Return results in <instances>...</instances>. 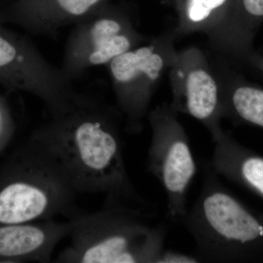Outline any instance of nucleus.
<instances>
[{
    "mask_svg": "<svg viewBox=\"0 0 263 263\" xmlns=\"http://www.w3.org/2000/svg\"><path fill=\"white\" fill-rule=\"evenodd\" d=\"M219 105L218 89L214 79L206 71L196 70L189 74L186 85L184 108L188 114L203 122H212Z\"/></svg>",
    "mask_w": 263,
    "mask_h": 263,
    "instance_id": "f8f14e48",
    "label": "nucleus"
},
{
    "mask_svg": "<svg viewBox=\"0 0 263 263\" xmlns=\"http://www.w3.org/2000/svg\"><path fill=\"white\" fill-rule=\"evenodd\" d=\"M15 127L9 103L4 96L0 95V155L11 141Z\"/></svg>",
    "mask_w": 263,
    "mask_h": 263,
    "instance_id": "4468645a",
    "label": "nucleus"
},
{
    "mask_svg": "<svg viewBox=\"0 0 263 263\" xmlns=\"http://www.w3.org/2000/svg\"><path fill=\"white\" fill-rule=\"evenodd\" d=\"M77 195L60 162L29 136L0 167V224L70 215Z\"/></svg>",
    "mask_w": 263,
    "mask_h": 263,
    "instance_id": "20e7f679",
    "label": "nucleus"
},
{
    "mask_svg": "<svg viewBox=\"0 0 263 263\" xmlns=\"http://www.w3.org/2000/svg\"><path fill=\"white\" fill-rule=\"evenodd\" d=\"M230 108L237 119L263 128V89L251 85L237 86L230 96Z\"/></svg>",
    "mask_w": 263,
    "mask_h": 263,
    "instance_id": "ddd939ff",
    "label": "nucleus"
},
{
    "mask_svg": "<svg viewBox=\"0 0 263 263\" xmlns=\"http://www.w3.org/2000/svg\"><path fill=\"white\" fill-rule=\"evenodd\" d=\"M201 191L182 222L200 262H263V214L222 184L210 162H203Z\"/></svg>",
    "mask_w": 263,
    "mask_h": 263,
    "instance_id": "f03ea898",
    "label": "nucleus"
},
{
    "mask_svg": "<svg viewBox=\"0 0 263 263\" xmlns=\"http://www.w3.org/2000/svg\"><path fill=\"white\" fill-rule=\"evenodd\" d=\"M210 164L220 177L263 199L262 156L223 134L215 142Z\"/></svg>",
    "mask_w": 263,
    "mask_h": 263,
    "instance_id": "9d476101",
    "label": "nucleus"
},
{
    "mask_svg": "<svg viewBox=\"0 0 263 263\" xmlns=\"http://www.w3.org/2000/svg\"><path fill=\"white\" fill-rule=\"evenodd\" d=\"M238 10L249 28L263 19V0H238Z\"/></svg>",
    "mask_w": 263,
    "mask_h": 263,
    "instance_id": "2eb2a0df",
    "label": "nucleus"
},
{
    "mask_svg": "<svg viewBox=\"0 0 263 263\" xmlns=\"http://www.w3.org/2000/svg\"><path fill=\"white\" fill-rule=\"evenodd\" d=\"M71 219L70 243L57 262L157 263L165 249L167 224L145 208L109 204Z\"/></svg>",
    "mask_w": 263,
    "mask_h": 263,
    "instance_id": "7ed1b4c3",
    "label": "nucleus"
},
{
    "mask_svg": "<svg viewBox=\"0 0 263 263\" xmlns=\"http://www.w3.org/2000/svg\"><path fill=\"white\" fill-rule=\"evenodd\" d=\"M106 0H16L0 10V23H10L33 34H52L76 24Z\"/></svg>",
    "mask_w": 263,
    "mask_h": 263,
    "instance_id": "1a4fd4ad",
    "label": "nucleus"
},
{
    "mask_svg": "<svg viewBox=\"0 0 263 263\" xmlns=\"http://www.w3.org/2000/svg\"><path fill=\"white\" fill-rule=\"evenodd\" d=\"M148 150L147 169L167 196V220L179 222L187 212V194L197 165L190 143L171 117L156 114Z\"/></svg>",
    "mask_w": 263,
    "mask_h": 263,
    "instance_id": "423d86ee",
    "label": "nucleus"
},
{
    "mask_svg": "<svg viewBox=\"0 0 263 263\" xmlns=\"http://www.w3.org/2000/svg\"><path fill=\"white\" fill-rule=\"evenodd\" d=\"M198 259L194 254H186L176 251L164 249L157 263H197Z\"/></svg>",
    "mask_w": 263,
    "mask_h": 263,
    "instance_id": "dca6fc26",
    "label": "nucleus"
},
{
    "mask_svg": "<svg viewBox=\"0 0 263 263\" xmlns=\"http://www.w3.org/2000/svg\"><path fill=\"white\" fill-rule=\"evenodd\" d=\"M72 227V219L0 224V263L49 262Z\"/></svg>",
    "mask_w": 263,
    "mask_h": 263,
    "instance_id": "6e6552de",
    "label": "nucleus"
},
{
    "mask_svg": "<svg viewBox=\"0 0 263 263\" xmlns=\"http://www.w3.org/2000/svg\"><path fill=\"white\" fill-rule=\"evenodd\" d=\"M61 164L78 194H102L105 205L147 202L132 181L120 137L107 109L88 99L31 133Z\"/></svg>",
    "mask_w": 263,
    "mask_h": 263,
    "instance_id": "f257e3e1",
    "label": "nucleus"
},
{
    "mask_svg": "<svg viewBox=\"0 0 263 263\" xmlns=\"http://www.w3.org/2000/svg\"><path fill=\"white\" fill-rule=\"evenodd\" d=\"M64 54L61 70L72 81L88 68L110 63L132 47L130 39L106 3L76 23Z\"/></svg>",
    "mask_w": 263,
    "mask_h": 263,
    "instance_id": "0eeeda50",
    "label": "nucleus"
},
{
    "mask_svg": "<svg viewBox=\"0 0 263 263\" xmlns=\"http://www.w3.org/2000/svg\"><path fill=\"white\" fill-rule=\"evenodd\" d=\"M0 23V86L39 99L51 117L79 106L86 97L79 94L61 69L41 54L28 38Z\"/></svg>",
    "mask_w": 263,
    "mask_h": 263,
    "instance_id": "39448f33",
    "label": "nucleus"
},
{
    "mask_svg": "<svg viewBox=\"0 0 263 263\" xmlns=\"http://www.w3.org/2000/svg\"><path fill=\"white\" fill-rule=\"evenodd\" d=\"M163 67V60L155 53L153 47L143 46L129 50L110 62V70L114 82L120 87H129L146 76L150 81L157 80Z\"/></svg>",
    "mask_w": 263,
    "mask_h": 263,
    "instance_id": "9b49d317",
    "label": "nucleus"
}]
</instances>
